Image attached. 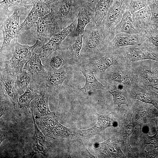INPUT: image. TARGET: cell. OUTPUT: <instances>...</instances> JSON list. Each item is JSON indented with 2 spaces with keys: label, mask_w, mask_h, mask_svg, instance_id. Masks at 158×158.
Listing matches in <instances>:
<instances>
[{
  "label": "cell",
  "mask_w": 158,
  "mask_h": 158,
  "mask_svg": "<svg viewBox=\"0 0 158 158\" xmlns=\"http://www.w3.org/2000/svg\"><path fill=\"white\" fill-rule=\"evenodd\" d=\"M96 147L101 153L109 157H125L114 137L111 138L104 142L97 144Z\"/></svg>",
  "instance_id": "20"
},
{
  "label": "cell",
  "mask_w": 158,
  "mask_h": 158,
  "mask_svg": "<svg viewBox=\"0 0 158 158\" xmlns=\"http://www.w3.org/2000/svg\"><path fill=\"white\" fill-rule=\"evenodd\" d=\"M51 10L54 13L61 30L76 18H75L77 13L73 8V0H56L52 3Z\"/></svg>",
  "instance_id": "8"
},
{
  "label": "cell",
  "mask_w": 158,
  "mask_h": 158,
  "mask_svg": "<svg viewBox=\"0 0 158 158\" xmlns=\"http://www.w3.org/2000/svg\"><path fill=\"white\" fill-rule=\"evenodd\" d=\"M151 11L150 24L158 28V0H147Z\"/></svg>",
  "instance_id": "33"
},
{
  "label": "cell",
  "mask_w": 158,
  "mask_h": 158,
  "mask_svg": "<svg viewBox=\"0 0 158 158\" xmlns=\"http://www.w3.org/2000/svg\"><path fill=\"white\" fill-rule=\"evenodd\" d=\"M60 51L53 52L42 60L48 72L57 70L65 66V61Z\"/></svg>",
  "instance_id": "25"
},
{
  "label": "cell",
  "mask_w": 158,
  "mask_h": 158,
  "mask_svg": "<svg viewBox=\"0 0 158 158\" xmlns=\"http://www.w3.org/2000/svg\"><path fill=\"white\" fill-rule=\"evenodd\" d=\"M135 85L138 90L134 96L135 99L146 103H149L152 104L154 106H156L154 102L150 95L145 92L142 88H141L136 85L135 84Z\"/></svg>",
  "instance_id": "36"
},
{
  "label": "cell",
  "mask_w": 158,
  "mask_h": 158,
  "mask_svg": "<svg viewBox=\"0 0 158 158\" xmlns=\"http://www.w3.org/2000/svg\"><path fill=\"white\" fill-rule=\"evenodd\" d=\"M16 75L8 72L4 67L0 68V90L15 106L19 95L16 88Z\"/></svg>",
  "instance_id": "12"
},
{
  "label": "cell",
  "mask_w": 158,
  "mask_h": 158,
  "mask_svg": "<svg viewBox=\"0 0 158 158\" xmlns=\"http://www.w3.org/2000/svg\"><path fill=\"white\" fill-rule=\"evenodd\" d=\"M98 121L95 126L87 129L78 130L77 134L83 137L92 136L99 132L111 126L113 124V121L110 118L97 113Z\"/></svg>",
  "instance_id": "21"
},
{
  "label": "cell",
  "mask_w": 158,
  "mask_h": 158,
  "mask_svg": "<svg viewBox=\"0 0 158 158\" xmlns=\"http://www.w3.org/2000/svg\"><path fill=\"white\" fill-rule=\"evenodd\" d=\"M35 121L37 127L45 136L53 138H65L72 137L75 134L70 128L59 123L54 112L39 117Z\"/></svg>",
  "instance_id": "3"
},
{
  "label": "cell",
  "mask_w": 158,
  "mask_h": 158,
  "mask_svg": "<svg viewBox=\"0 0 158 158\" xmlns=\"http://www.w3.org/2000/svg\"><path fill=\"white\" fill-rule=\"evenodd\" d=\"M20 14L18 10L8 16L2 23L0 29L2 31L3 40L0 51L7 49L12 40L18 37L20 30L19 24Z\"/></svg>",
  "instance_id": "9"
},
{
  "label": "cell",
  "mask_w": 158,
  "mask_h": 158,
  "mask_svg": "<svg viewBox=\"0 0 158 158\" xmlns=\"http://www.w3.org/2000/svg\"><path fill=\"white\" fill-rule=\"evenodd\" d=\"M68 74L65 66L57 70L49 72L40 87L50 94L61 86Z\"/></svg>",
  "instance_id": "14"
},
{
  "label": "cell",
  "mask_w": 158,
  "mask_h": 158,
  "mask_svg": "<svg viewBox=\"0 0 158 158\" xmlns=\"http://www.w3.org/2000/svg\"><path fill=\"white\" fill-rule=\"evenodd\" d=\"M86 27L80 54L84 56L95 58L107 49L109 41L101 26H96L92 23Z\"/></svg>",
  "instance_id": "1"
},
{
  "label": "cell",
  "mask_w": 158,
  "mask_h": 158,
  "mask_svg": "<svg viewBox=\"0 0 158 158\" xmlns=\"http://www.w3.org/2000/svg\"><path fill=\"white\" fill-rule=\"evenodd\" d=\"M144 32L148 41L158 47V28L150 24Z\"/></svg>",
  "instance_id": "34"
},
{
  "label": "cell",
  "mask_w": 158,
  "mask_h": 158,
  "mask_svg": "<svg viewBox=\"0 0 158 158\" xmlns=\"http://www.w3.org/2000/svg\"><path fill=\"white\" fill-rule=\"evenodd\" d=\"M30 0H3L0 2L1 8L9 11L8 8L13 6H21L28 8L32 6Z\"/></svg>",
  "instance_id": "31"
},
{
  "label": "cell",
  "mask_w": 158,
  "mask_h": 158,
  "mask_svg": "<svg viewBox=\"0 0 158 158\" xmlns=\"http://www.w3.org/2000/svg\"><path fill=\"white\" fill-rule=\"evenodd\" d=\"M49 95L47 92L40 88L38 96L30 103V109L34 115L41 117L51 112L48 104Z\"/></svg>",
  "instance_id": "16"
},
{
  "label": "cell",
  "mask_w": 158,
  "mask_h": 158,
  "mask_svg": "<svg viewBox=\"0 0 158 158\" xmlns=\"http://www.w3.org/2000/svg\"><path fill=\"white\" fill-rule=\"evenodd\" d=\"M83 34L79 35L75 42L70 47V50L75 56L77 58L80 57V53L81 50L83 43Z\"/></svg>",
  "instance_id": "37"
},
{
  "label": "cell",
  "mask_w": 158,
  "mask_h": 158,
  "mask_svg": "<svg viewBox=\"0 0 158 158\" xmlns=\"http://www.w3.org/2000/svg\"><path fill=\"white\" fill-rule=\"evenodd\" d=\"M146 157L147 158H154L156 156V154H155L153 152H148L146 151H145Z\"/></svg>",
  "instance_id": "40"
},
{
  "label": "cell",
  "mask_w": 158,
  "mask_h": 158,
  "mask_svg": "<svg viewBox=\"0 0 158 158\" xmlns=\"http://www.w3.org/2000/svg\"><path fill=\"white\" fill-rule=\"evenodd\" d=\"M121 33L130 34L140 33L134 27L131 13L127 9L123 14L121 20L115 28L114 32V37L116 34Z\"/></svg>",
  "instance_id": "23"
},
{
  "label": "cell",
  "mask_w": 158,
  "mask_h": 158,
  "mask_svg": "<svg viewBox=\"0 0 158 158\" xmlns=\"http://www.w3.org/2000/svg\"><path fill=\"white\" fill-rule=\"evenodd\" d=\"M40 86L32 81L24 92L20 95L17 102L20 108H28L31 102L37 97L39 94Z\"/></svg>",
  "instance_id": "24"
},
{
  "label": "cell",
  "mask_w": 158,
  "mask_h": 158,
  "mask_svg": "<svg viewBox=\"0 0 158 158\" xmlns=\"http://www.w3.org/2000/svg\"><path fill=\"white\" fill-rule=\"evenodd\" d=\"M147 40L144 33L130 34L121 33L116 34L109 42L107 49L115 50L121 47L140 46Z\"/></svg>",
  "instance_id": "10"
},
{
  "label": "cell",
  "mask_w": 158,
  "mask_h": 158,
  "mask_svg": "<svg viewBox=\"0 0 158 158\" xmlns=\"http://www.w3.org/2000/svg\"><path fill=\"white\" fill-rule=\"evenodd\" d=\"M111 80L126 86H131L133 84V77L128 72L121 70H115L109 75Z\"/></svg>",
  "instance_id": "28"
},
{
  "label": "cell",
  "mask_w": 158,
  "mask_h": 158,
  "mask_svg": "<svg viewBox=\"0 0 158 158\" xmlns=\"http://www.w3.org/2000/svg\"><path fill=\"white\" fill-rule=\"evenodd\" d=\"M108 92L112 95L114 103L118 105V110L122 104H125L128 106L127 100L119 88L115 87H111L108 90Z\"/></svg>",
  "instance_id": "32"
},
{
  "label": "cell",
  "mask_w": 158,
  "mask_h": 158,
  "mask_svg": "<svg viewBox=\"0 0 158 158\" xmlns=\"http://www.w3.org/2000/svg\"><path fill=\"white\" fill-rule=\"evenodd\" d=\"M37 11L40 18L49 13L51 10L52 3L47 0H30Z\"/></svg>",
  "instance_id": "29"
},
{
  "label": "cell",
  "mask_w": 158,
  "mask_h": 158,
  "mask_svg": "<svg viewBox=\"0 0 158 158\" xmlns=\"http://www.w3.org/2000/svg\"><path fill=\"white\" fill-rule=\"evenodd\" d=\"M23 69L30 73L31 81L39 86H40L48 73L42 63L39 55L35 52L25 64Z\"/></svg>",
  "instance_id": "13"
},
{
  "label": "cell",
  "mask_w": 158,
  "mask_h": 158,
  "mask_svg": "<svg viewBox=\"0 0 158 158\" xmlns=\"http://www.w3.org/2000/svg\"><path fill=\"white\" fill-rule=\"evenodd\" d=\"M36 24L37 29L35 37L43 45L53 35L61 30L54 13L52 10L49 13L40 18Z\"/></svg>",
  "instance_id": "6"
},
{
  "label": "cell",
  "mask_w": 158,
  "mask_h": 158,
  "mask_svg": "<svg viewBox=\"0 0 158 158\" xmlns=\"http://www.w3.org/2000/svg\"><path fill=\"white\" fill-rule=\"evenodd\" d=\"M134 126L131 123H129L126 126L125 130V142L128 147H130L129 143V137L133 131Z\"/></svg>",
  "instance_id": "39"
},
{
  "label": "cell",
  "mask_w": 158,
  "mask_h": 158,
  "mask_svg": "<svg viewBox=\"0 0 158 158\" xmlns=\"http://www.w3.org/2000/svg\"><path fill=\"white\" fill-rule=\"evenodd\" d=\"M31 112L33 120L35 130L32 142L34 154L39 153L45 155L48 150V147L45 135L39 129L35 123L34 115L32 112Z\"/></svg>",
  "instance_id": "22"
},
{
  "label": "cell",
  "mask_w": 158,
  "mask_h": 158,
  "mask_svg": "<svg viewBox=\"0 0 158 158\" xmlns=\"http://www.w3.org/2000/svg\"><path fill=\"white\" fill-rule=\"evenodd\" d=\"M79 70L85 76V83L84 86L77 89L83 93L87 94L97 89L104 88V85L96 78L93 69L87 67L82 66Z\"/></svg>",
  "instance_id": "17"
},
{
  "label": "cell",
  "mask_w": 158,
  "mask_h": 158,
  "mask_svg": "<svg viewBox=\"0 0 158 158\" xmlns=\"http://www.w3.org/2000/svg\"><path fill=\"white\" fill-rule=\"evenodd\" d=\"M42 43L36 39L35 44L32 46L19 43L16 39L15 50L11 58L8 61L2 62L3 67L9 73L17 75L23 69L24 66L31 57L34 50Z\"/></svg>",
  "instance_id": "2"
},
{
  "label": "cell",
  "mask_w": 158,
  "mask_h": 158,
  "mask_svg": "<svg viewBox=\"0 0 158 158\" xmlns=\"http://www.w3.org/2000/svg\"><path fill=\"white\" fill-rule=\"evenodd\" d=\"M157 126V131L155 135L153 136H149L147 135L145 137V143L146 144L153 145L155 148L158 147V128L157 122L155 121Z\"/></svg>",
  "instance_id": "38"
},
{
  "label": "cell",
  "mask_w": 158,
  "mask_h": 158,
  "mask_svg": "<svg viewBox=\"0 0 158 158\" xmlns=\"http://www.w3.org/2000/svg\"><path fill=\"white\" fill-rule=\"evenodd\" d=\"M76 16L77 22L75 29L71 32L72 36H77L79 35L83 34L85 27L93 18L94 12L88 7H84L78 9Z\"/></svg>",
  "instance_id": "19"
},
{
  "label": "cell",
  "mask_w": 158,
  "mask_h": 158,
  "mask_svg": "<svg viewBox=\"0 0 158 158\" xmlns=\"http://www.w3.org/2000/svg\"><path fill=\"white\" fill-rule=\"evenodd\" d=\"M132 15L134 27L140 33H144L150 24L151 18V11L149 6H146Z\"/></svg>",
  "instance_id": "18"
},
{
  "label": "cell",
  "mask_w": 158,
  "mask_h": 158,
  "mask_svg": "<svg viewBox=\"0 0 158 158\" xmlns=\"http://www.w3.org/2000/svg\"><path fill=\"white\" fill-rule=\"evenodd\" d=\"M114 0H100L97 5L95 14L91 21L97 26H101L102 22L106 15Z\"/></svg>",
  "instance_id": "26"
},
{
  "label": "cell",
  "mask_w": 158,
  "mask_h": 158,
  "mask_svg": "<svg viewBox=\"0 0 158 158\" xmlns=\"http://www.w3.org/2000/svg\"><path fill=\"white\" fill-rule=\"evenodd\" d=\"M32 80L31 74L25 69H23L16 75L15 85L19 96L24 92L30 84Z\"/></svg>",
  "instance_id": "27"
},
{
  "label": "cell",
  "mask_w": 158,
  "mask_h": 158,
  "mask_svg": "<svg viewBox=\"0 0 158 158\" xmlns=\"http://www.w3.org/2000/svg\"><path fill=\"white\" fill-rule=\"evenodd\" d=\"M39 16L35 6L32 5L30 12L24 21L20 25V29L28 30H29L35 23L38 20Z\"/></svg>",
  "instance_id": "30"
},
{
  "label": "cell",
  "mask_w": 158,
  "mask_h": 158,
  "mask_svg": "<svg viewBox=\"0 0 158 158\" xmlns=\"http://www.w3.org/2000/svg\"><path fill=\"white\" fill-rule=\"evenodd\" d=\"M130 0H114L102 20L101 27L109 40L114 38L115 28L121 20Z\"/></svg>",
  "instance_id": "4"
},
{
  "label": "cell",
  "mask_w": 158,
  "mask_h": 158,
  "mask_svg": "<svg viewBox=\"0 0 158 158\" xmlns=\"http://www.w3.org/2000/svg\"><path fill=\"white\" fill-rule=\"evenodd\" d=\"M145 42L138 47H121L125 60L131 62L145 60H153L158 61V47H151Z\"/></svg>",
  "instance_id": "5"
},
{
  "label": "cell",
  "mask_w": 158,
  "mask_h": 158,
  "mask_svg": "<svg viewBox=\"0 0 158 158\" xmlns=\"http://www.w3.org/2000/svg\"><path fill=\"white\" fill-rule=\"evenodd\" d=\"M95 58L94 65L100 72H104L112 66L117 65L121 61H125L120 48L115 50H106Z\"/></svg>",
  "instance_id": "11"
},
{
  "label": "cell",
  "mask_w": 158,
  "mask_h": 158,
  "mask_svg": "<svg viewBox=\"0 0 158 158\" xmlns=\"http://www.w3.org/2000/svg\"><path fill=\"white\" fill-rule=\"evenodd\" d=\"M77 18L70 24L53 35L48 41L37 49L36 53L42 60L53 52L60 50L62 41L66 37L75 29Z\"/></svg>",
  "instance_id": "7"
},
{
  "label": "cell",
  "mask_w": 158,
  "mask_h": 158,
  "mask_svg": "<svg viewBox=\"0 0 158 158\" xmlns=\"http://www.w3.org/2000/svg\"><path fill=\"white\" fill-rule=\"evenodd\" d=\"M147 5V0H130L126 9L132 14Z\"/></svg>",
  "instance_id": "35"
},
{
  "label": "cell",
  "mask_w": 158,
  "mask_h": 158,
  "mask_svg": "<svg viewBox=\"0 0 158 158\" xmlns=\"http://www.w3.org/2000/svg\"><path fill=\"white\" fill-rule=\"evenodd\" d=\"M134 74L144 85L158 86V71L154 68L144 64L136 68Z\"/></svg>",
  "instance_id": "15"
},
{
  "label": "cell",
  "mask_w": 158,
  "mask_h": 158,
  "mask_svg": "<svg viewBox=\"0 0 158 158\" xmlns=\"http://www.w3.org/2000/svg\"><path fill=\"white\" fill-rule=\"evenodd\" d=\"M48 1H49L51 2H53L55 1L56 0H47Z\"/></svg>",
  "instance_id": "41"
}]
</instances>
